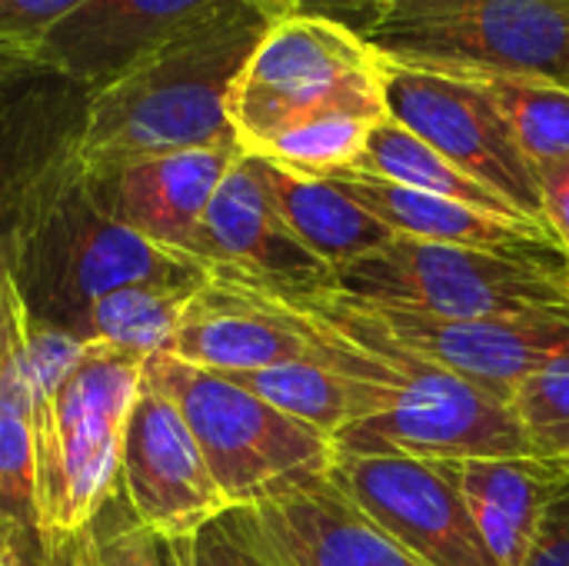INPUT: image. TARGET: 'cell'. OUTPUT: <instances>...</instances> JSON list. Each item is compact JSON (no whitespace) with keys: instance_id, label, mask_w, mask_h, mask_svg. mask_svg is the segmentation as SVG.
Wrapping results in <instances>:
<instances>
[{"instance_id":"6da1fadb","label":"cell","mask_w":569,"mask_h":566,"mask_svg":"<svg viewBox=\"0 0 569 566\" xmlns=\"http://www.w3.org/2000/svg\"><path fill=\"white\" fill-rule=\"evenodd\" d=\"M293 10L300 7L290 0H233L90 90L77 163L107 173L143 157L240 147L230 123L233 87L270 27Z\"/></svg>"},{"instance_id":"7a4b0ae2","label":"cell","mask_w":569,"mask_h":566,"mask_svg":"<svg viewBox=\"0 0 569 566\" xmlns=\"http://www.w3.org/2000/svg\"><path fill=\"white\" fill-rule=\"evenodd\" d=\"M143 357L30 327V440L43 537L73 534L120 494L123 430Z\"/></svg>"},{"instance_id":"3957f363","label":"cell","mask_w":569,"mask_h":566,"mask_svg":"<svg viewBox=\"0 0 569 566\" xmlns=\"http://www.w3.org/2000/svg\"><path fill=\"white\" fill-rule=\"evenodd\" d=\"M30 320L77 337L87 307L143 280L207 284L210 267L120 224L73 160L33 203L3 257Z\"/></svg>"},{"instance_id":"277c9868","label":"cell","mask_w":569,"mask_h":566,"mask_svg":"<svg viewBox=\"0 0 569 566\" xmlns=\"http://www.w3.org/2000/svg\"><path fill=\"white\" fill-rule=\"evenodd\" d=\"M343 13L390 67L569 87V0H363Z\"/></svg>"},{"instance_id":"5b68a950","label":"cell","mask_w":569,"mask_h":566,"mask_svg":"<svg viewBox=\"0 0 569 566\" xmlns=\"http://www.w3.org/2000/svg\"><path fill=\"white\" fill-rule=\"evenodd\" d=\"M337 110L387 117L383 60L347 23L313 10L280 17L243 67L230 123L243 150Z\"/></svg>"},{"instance_id":"8992f818","label":"cell","mask_w":569,"mask_h":566,"mask_svg":"<svg viewBox=\"0 0 569 566\" xmlns=\"http://www.w3.org/2000/svg\"><path fill=\"white\" fill-rule=\"evenodd\" d=\"M337 290L437 320H487L533 310H569V264L517 260L487 250L393 237L340 267Z\"/></svg>"},{"instance_id":"52a82bcc","label":"cell","mask_w":569,"mask_h":566,"mask_svg":"<svg viewBox=\"0 0 569 566\" xmlns=\"http://www.w3.org/2000/svg\"><path fill=\"white\" fill-rule=\"evenodd\" d=\"M143 377L183 414L230 507L257 504L273 487L330 467L333 440L327 434L280 414L217 370L160 350L143 360Z\"/></svg>"},{"instance_id":"ba28073f","label":"cell","mask_w":569,"mask_h":566,"mask_svg":"<svg viewBox=\"0 0 569 566\" xmlns=\"http://www.w3.org/2000/svg\"><path fill=\"white\" fill-rule=\"evenodd\" d=\"M333 450L360 457L477 460L530 457V434L510 404L417 357L410 380L390 410L353 420L333 437Z\"/></svg>"},{"instance_id":"9c48e42d","label":"cell","mask_w":569,"mask_h":566,"mask_svg":"<svg viewBox=\"0 0 569 566\" xmlns=\"http://www.w3.org/2000/svg\"><path fill=\"white\" fill-rule=\"evenodd\" d=\"M340 294V290H337ZM367 324L407 354L510 404L537 377L569 374V310H533L487 320H437L340 294Z\"/></svg>"},{"instance_id":"30bf717a","label":"cell","mask_w":569,"mask_h":566,"mask_svg":"<svg viewBox=\"0 0 569 566\" xmlns=\"http://www.w3.org/2000/svg\"><path fill=\"white\" fill-rule=\"evenodd\" d=\"M383 97L387 117L500 193L527 220L547 227L533 163L480 80L383 63Z\"/></svg>"},{"instance_id":"8fae6325","label":"cell","mask_w":569,"mask_h":566,"mask_svg":"<svg viewBox=\"0 0 569 566\" xmlns=\"http://www.w3.org/2000/svg\"><path fill=\"white\" fill-rule=\"evenodd\" d=\"M90 90L37 53L0 60V260L40 193L77 160Z\"/></svg>"},{"instance_id":"7c38bea8","label":"cell","mask_w":569,"mask_h":566,"mask_svg":"<svg viewBox=\"0 0 569 566\" xmlns=\"http://www.w3.org/2000/svg\"><path fill=\"white\" fill-rule=\"evenodd\" d=\"M330 480L427 566H500L463 494L430 464L333 450Z\"/></svg>"},{"instance_id":"4fadbf2b","label":"cell","mask_w":569,"mask_h":566,"mask_svg":"<svg viewBox=\"0 0 569 566\" xmlns=\"http://www.w3.org/2000/svg\"><path fill=\"white\" fill-rule=\"evenodd\" d=\"M120 497L133 520L163 540L190 537L230 507L183 414L147 377L123 430Z\"/></svg>"},{"instance_id":"5bb4252c","label":"cell","mask_w":569,"mask_h":566,"mask_svg":"<svg viewBox=\"0 0 569 566\" xmlns=\"http://www.w3.org/2000/svg\"><path fill=\"white\" fill-rule=\"evenodd\" d=\"M197 260L273 294L307 297L337 290L333 270L317 260L277 217L253 153H240L220 180L197 237Z\"/></svg>"},{"instance_id":"9a60e30c","label":"cell","mask_w":569,"mask_h":566,"mask_svg":"<svg viewBox=\"0 0 569 566\" xmlns=\"http://www.w3.org/2000/svg\"><path fill=\"white\" fill-rule=\"evenodd\" d=\"M230 3L233 0H80L40 40L37 57L87 90H100Z\"/></svg>"},{"instance_id":"2e32d148","label":"cell","mask_w":569,"mask_h":566,"mask_svg":"<svg viewBox=\"0 0 569 566\" xmlns=\"http://www.w3.org/2000/svg\"><path fill=\"white\" fill-rule=\"evenodd\" d=\"M243 147H197L87 173L110 214L140 237L197 257L203 214Z\"/></svg>"},{"instance_id":"e0dca14e","label":"cell","mask_w":569,"mask_h":566,"mask_svg":"<svg viewBox=\"0 0 569 566\" xmlns=\"http://www.w3.org/2000/svg\"><path fill=\"white\" fill-rule=\"evenodd\" d=\"M253 510L293 566H427L373 524L327 470L273 487Z\"/></svg>"},{"instance_id":"ac0fdd59","label":"cell","mask_w":569,"mask_h":566,"mask_svg":"<svg viewBox=\"0 0 569 566\" xmlns=\"http://www.w3.org/2000/svg\"><path fill=\"white\" fill-rule=\"evenodd\" d=\"M350 200H357L367 214H373L393 237H407L417 244L440 247H467L487 250L517 260H547L569 264V257L553 240V234L530 220L497 217L447 197L420 193L380 177L367 173H340L330 177Z\"/></svg>"},{"instance_id":"d6986e66","label":"cell","mask_w":569,"mask_h":566,"mask_svg":"<svg viewBox=\"0 0 569 566\" xmlns=\"http://www.w3.org/2000/svg\"><path fill=\"white\" fill-rule=\"evenodd\" d=\"M30 310L0 260V557L17 560L43 544L30 440Z\"/></svg>"},{"instance_id":"ffe728a7","label":"cell","mask_w":569,"mask_h":566,"mask_svg":"<svg viewBox=\"0 0 569 566\" xmlns=\"http://www.w3.org/2000/svg\"><path fill=\"white\" fill-rule=\"evenodd\" d=\"M257 163L283 227L333 274L393 240V234L333 180L300 177L263 157H257Z\"/></svg>"},{"instance_id":"44dd1931","label":"cell","mask_w":569,"mask_h":566,"mask_svg":"<svg viewBox=\"0 0 569 566\" xmlns=\"http://www.w3.org/2000/svg\"><path fill=\"white\" fill-rule=\"evenodd\" d=\"M223 377H230L237 387L250 390L263 404L277 407L280 414L327 434L330 440L353 420L383 414L397 400L393 387L353 380L320 364H280Z\"/></svg>"},{"instance_id":"7402d4cb","label":"cell","mask_w":569,"mask_h":566,"mask_svg":"<svg viewBox=\"0 0 569 566\" xmlns=\"http://www.w3.org/2000/svg\"><path fill=\"white\" fill-rule=\"evenodd\" d=\"M347 173L380 177V180H390V183H400V187H410V190H420V193L447 197V200L497 214V217L527 220L500 193H493L490 187H483L480 180H473L470 173L453 167L443 153H437L427 140H420L413 130H407L393 117H383L373 127L360 160Z\"/></svg>"},{"instance_id":"603a6c76","label":"cell","mask_w":569,"mask_h":566,"mask_svg":"<svg viewBox=\"0 0 569 566\" xmlns=\"http://www.w3.org/2000/svg\"><path fill=\"white\" fill-rule=\"evenodd\" d=\"M467 500H480L507 514L530 540L569 484L567 457H477V460H430Z\"/></svg>"},{"instance_id":"cb8c5ba5","label":"cell","mask_w":569,"mask_h":566,"mask_svg":"<svg viewBox=\"0 0 569 566\" xmlns=\"http://www.w3.org/2000/svg\"><path fill=\"white\" fill-rule=\"evenodd\" d=\"M203 287L207 284L143 280V284L110 290L87 307L77 327V337L110 344L117 350H127L147 360L170 344V337L183 324L187 307Z\"/></svg>"},{"instance_id":"d4e9b609","label":"cell","mask_w":569,"mask_h":566,"mask_svg":"<svg viewBox=\"0 0 569 566\" xmlns=\"http://www.w3.org/2000/svg\"><path fill=\"white\" fill-rule=\"evenodd\" d=\"M380 120L383 117L337 110V113L303 120V123L263 140L260 147L243 150V153L263 157V160H270L283 170H293L300 177L330 180V177L353 170V163L360 160L367 140Z\"/></svg>"},{"instance_id":"484cf974","label":"cell","mask_w":569,"mask_h":566,"mask_svg":"<svg viewBox=\"0 0 569 566\" xmlns=\"http://www.w3.org/2000/svg\"><path fill=\"white\" fill-rule=\"evenodd\" d=\"M497 110L510 123L523 157L537 167L569 153V87L540 77H487L480 80Z\"/></svg>"},{"instance_id":"4316f807","label":"cell","mask_w":569,"mask_h":566,"mask_svg":"<svg viewBox=\"0 0 569 566\" xmlns=\"http://www.w3.org/2000/svg\"><path fill=\"white\" fill-rule=\"evenodd\" d=\"M177 566H293L253 504H233L190 537L167 540Z\"/></svg>"},{"instance_id":"83f0119b","label":"cell","mask_w":569,"mask_h":566,"mask_svg":"<svg viewBox=\"0 0 569 566\" xmlns=\"http://www.w3.org/2000/svg\"><path fill=\"white\" fill-rule=\"evenodd\" d=\"M510 407L530 434L537 454L569 460V374L523 384Z\"/></svg>"},{"instance_id":"f1b7e54d","label":"cell","mask_w":569,"mask_h":566,"mask_svg":"<svg viewBox=\"0 0 569 566\" xmlns=\"http://www.w3.org/2000/svg\"><path fill=\"white\" fill-rule=\"evenodd\" d=\"M90 527L97 537L100 566H170L167 540L137 524L130 510H123L113 520H107V514L100 510V517Z\"/></svg>"},{"instance_id":"f546056e","label":"cell","mask_w":569,"mask_h":566,"mask_svg":"<svg viewBox=\"0 0 569 566\" xmlns=\"http://www.w3.org/2000/svg\"><path fill=\"white\" fill-rule=\"evenodd\" d=\"M80 0H0V47L17 53H37L40 40Z\"/></svg>"},{"instance_id":"4dcf8cb0","label":"cell","mask_w":569,"mask_h":566,"mask_svg":"<svg viewBox=\"0 0 569 566\" xmlns=\"http://www.w3.org/2000/svg\"><path fill=\"white\" fill-rule=\"evenodd\" d=\"M537 190H540V207H543V224L560 244V250L569 257V153L543 160L533 167Z\"/></svg>"},{"instance_id":"1f68e13d","label":"cell","mask_w":569,"mask_h":566,"mask_svg":"<svg viewBox=\"0 0 569 566\" xmlns=\"http://www.w3.org/2000/svg\"><path fill=\"white\" fill-rule=\"evenodd\" d=\"M523 566H569V484L547 507Z\"/></svg>"},{"instance_id":"d6a6232c","label":"cell","mask_w":569,"mask_h":566,"mask_svg":"<svg viewBox=\"0 0 569 566\" xmlns=\"http://www.w3.org/2000/svg\"><path fill=\"white\" fill-rule=\"evenodd\" d=\"M47 547V560L50 566H100L97 557V537L93 527H80L73 534H57V537H43Z\"/></svg>"},{"instance_id":"836d02e7","label":"cell","mask_w":569,"mask_h":566,"mask_svg":"<svg viewBox=\"0 0 569 566\" xmlns=\"http://www.w3.org/2000/svg\"><path fill=\"white\" fill-rule=\"evenodd\" d=\"M17 566H50V560H47V547H43V544L27 547V550L17 557Z\"/></svg>"},{"instance_id":"e575fe53","label":"cell","mask_w":569,"mask_h":566,"mask_svg":"<svg viewBox=\"0 0 569 566\" xmlns=\"http://www.w3.org/2000/svg\"><path fill=\"white\" fill-rule=\"evenodd\" d=\"M357 3H363V0H333V3H327L320 13H327V17H340L343 10H350V7H357Z\"/></svg>"},{"instance_id":"d590c367","label":"cell","mask_w":569,"mask_h":566,"mask_svg":"<svg viewBox=\"0 0 569 566\" xmlns=\"http://www.w3.org/2000/svg\"><path fill=\"white\" fill-rule=\"evenodd\" d=\"M327 3H333V0H300V10H323Z\"/></svg>"},{"instance_id":"8d00e7d4","label":"cell","mask_w":569,"mask_h":566,"mask_svg":"<svg viewBox=\"0 0 569 566\" xmlns=\"http://www.w3.org/2000/svg\"><path fill=\"white\" fill-rule=\"evenodd\" d=\"M10 57H20V53H17V50H3V47H0V60H10Z\"/></svg>"},{"instance_id":"74e56055","label":"cell","mask_w":569,"mask_h":566,"mask_svg":"<svg viewBox=\"0 0 569 566\" xmlns=\"http://www.w3.org/2000/svg\"><path fill=\"white\" fill-rule=\"evenodd\" d=\"M0 566H17V560H3V557H0Z\"/></svg>"},{"instance_id":"f35d334b","label":"cell","mask_w":569,"mask_h":566,"mask_svg":"<svg viewBox=\"0 0 569 566\" xmlns=\"http://www.w3.org/2000/svg\"><path fill=\"white\" fill-rule=\"evenodd\" d=\"M167 550H170V544H167ZM170 566H177V560H173V550H170Z\"/></svg>"},{"instance_id":"ab89813d","label":"cell","mask_w":569,"mask_h":566,"mask_svg":"<svg viewBox=\"0 0 569 566\" xmlns=\"http://www.w3.org/2000/svg\"><path fill=\"white\" fill-rule=\"evenodd\" d=\"M293 3H297V7H300V0H293Z\"/></svg>"}]
</instances>
